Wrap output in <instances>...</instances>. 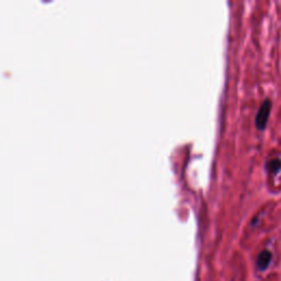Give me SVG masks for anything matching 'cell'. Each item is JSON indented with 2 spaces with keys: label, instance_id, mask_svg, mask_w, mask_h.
<instances>
[{
  "label": "cell",
  "instance_id": "1",
  "mask_svg": "<svg viewBox=\"0 0 281 281\" xmlns=\"http://www.w3.org/2000/svg\"><path fill=\"white\" fill-rule=\"evenodd\" d=\"M270 111H271V101L267 99L263 102V105L261 106L260 110H258L256 115L255 123L257 129L260 131H264L266 129V125H267V122L269 119Z\"/></svg>",
  "mask_w": 281,
  "mask_h": 281
},
{
  "label": "cell",
  "instance_id": "2",
  "mask_svg": "<svg viewBox=\"0 0 281 281\" xmlns=\"http://www.w3.org/2000/svg\"><path fill=\"white\" fill-rule=\"evenodd\" d=\"M271 262V253L269 250H263L262 253L258 255L257 257V268L260 270H265L267 269V267L269 266Z\"/></svg>",
  "mask_w": 281,
  "mask_h": 281
},
{
  "label": "cell",
  "instance_id": "3",
  "mask_svg": "<svg viewBox=\"0 0 281 281\" xmlns=\"http://www.w3.org/2000/svg\"><path fill=\"white\" fill-rule=\"evenodd\" d=\"M267 169L271 174H277L281 169V160L280 159H272L267 164Z\"/></svg>",
  "mask_w": 281,
  "mask_h": 281
}]
</instances>
